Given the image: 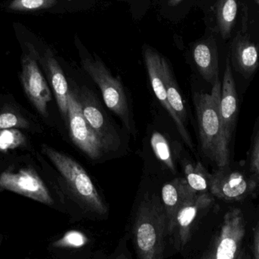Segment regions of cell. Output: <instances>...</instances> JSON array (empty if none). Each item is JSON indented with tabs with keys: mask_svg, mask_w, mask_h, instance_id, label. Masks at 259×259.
Wrapping results in <instances>:
<instances>
[{
	"mask_svg": "<svg viewBox=\"0 0 259 259\" xmlns=\"http://www.w3.org/2000/svg\"><path fill=\"white\" fill-rule=\"evenodd\" d=\"M245 221L239 208H232L226 213L218 236L203 254L204 259H239L243 257Z\"/></svg>",
	"mask_w": 259,
	"mask_h": 259,
	"instance_id": "5",
	"label": "cell"
},
{
	"mask_svg": "<svg viewBox=\"0 0 259 259\" xmlns=\"http://www.w3.org/2000/svg\"><path fill=\"white\" fill-rule=\"evenodd\" d=\"M162 75L166 89V98L169 107H171L177 117L185 124L187 118L186 107L180 89L176 81L175 77L166 59L161 57Z\"/></svg>",
	"mask_w": 259,
	"mask_h": 259,
	"instance_id": "18",
	"label": "cell"
},
{
	"mask_svg": "<svg viewBox=\"0 0 259 259\" xmlns=\"http://www.w3.org/2000/svg\"><path fill=\"white\" fill-rule=\"evenodd\" d=\"M213 198L208 192L198 193L193 192L186 198L180 206L172 234H174L176 248L180 251L183 249L190 240L192 230L195 222L202 216L213 204Z\"/></svg>",
	"mask_w": 259,
	"mask_h": 259,
	"instance_id": "9",
	"label": "cell"
},
{
	"mask_svg": "<svg viewBox=\"0 0 259 259\" xmlns=\"http://www.w3.org/2000/svg\"><path fill=\"white\" fill-rule=\"evenodd\" d=\"M253 2L256 4V5H258L259 4V0H252Z\"/></svg>",
	"mask_w": 259,
	"mask_h": 259,
	"instance_id": "29",
	"label": "cell"
},
{
	"mask_svg": "<svg viewBox=\"0 0 259 259\" xmlns=\"http://www.w3.org/2000/svg\"><path fill=\"white\" fill-rule=\"evenodd\" d=\"M151 145L157 158L163 163L172 174L177 172L175 160L169 142L161 133L155 132L151 135Z\"/></svg>",
	"mask_w": 259,
	"mask_h": 259,
	"instance_id": "21",
	"label": "cell"
},
{
	"mask_svg": "<svg viewBox=\"0 0 259 259\" xmlns=\"http://www.w3.org/2000/svg\"><path fill=\"white\" fill-rule=\"evenodd\" d=\"M258 182L246 177L242 172L227 167L218 168L209 176V192L221 200L239 201L252 195Z\"/></svg>",
	"mask_w": 259,
	"mask_h": 259,
	"instance_id": "8",
	"label": "cell"
},
{
	"mask_svg": "<svg viewBox=\"0 0 259 259\" xmlns=\"http://www.w3.org/2000/svg\"><path fill=\"white\" fill-rule=\"evenodd\" d=\"M166 213L157 195L147 194L141 201L133 225L137 256L141 259H161L167 236Z\"/></svg>",
	"mask_w": 259,
	"mask_h": 259,
	"instance_id": "2",
	"label": "cell"
},
{
	"mask_svg": "<svg viewBox=\"0 0 259 259\" xmlns=\"http://www.w3.org/2000/svg\"><path fill=\"white\" fill-rule=\"evenodd\" d=\"M185 180L190 188L198 193L209 192V176L200 162L196 163L183 162Z\"/></svg>",
	"mask_w": 259,
	"mask_h": 259,
	"instance_id": "20",
	"label": "cell"
},
{
	"mask_svg": "<svg viewBox=\"0 0 259 259\" xmlns=\"http://www.w3.org/2000/svg\"><path fill=\"white\" fill-rule=\"evenodd\" d=\"M28 121L13 113H0V130L10 128H28Z\"/></svg>",
	"mask_w": 259,
	"mask_h": 259,
	"instance_id": "26",
	"label": "cell"
},
{
	"mask_svg": "<svg viewBox=\"0 0 259 259\" xmlns=\"http://www.w3.org/2000/svg\"><path fill=\"white\" fill-rule=\"evenodd\" d=\"M21 81L31 104L42 116H48V103L52 100L49 86L35 59L29 54L22 59Z\"/></svg>",
	"mask_w": 259,
	"mask_h": 259,
	"instance_id": "11",
	"label": "cell"
},
{
	"mask_svg": "<svg viewBox=\"0 0 259 259\" xmlns=\"http://www.w3.org/2000/svg\"><path fill=\"white\" fill-rule=\"evenodd\" d=\"M26 137L17 128L0 130V151L7 152L25 145Z\"/></svg>",
	"mask_w": 259,
	"mask_h": 259,
	"instance_id": "22",
	"label": "cell"
},
{
	"mask_svg": "<svg viewBox=\"0 0 259 259\" xmlns=\"http://www.w3.org/2000/svg\"><path fill=\"white\" fill-rule=\"evenodd\" d=\"M83 115L101 142L105 153L116 151L121 145L119 133L107 117L92 91L83 87L78 92Z\"/></svg>",
	"mask_w": 259,
	"mask_h": 259,
	"instance_id": "6",
	"label": "cell"
},
{
	"mask_svg": "<svg viewBox=\"0 0 259 259\" xmlns=\"http://www.w3.org/2000/svg\"><path fill=\"white\" fill-rule=\"evenodd\" d=\"M43 152L54 163L71 190L87 210L98 215L107 213L108 209L93 182L78 162L49 147H44Z\"/></svg>",
	"mask_w": 259,
	"mask_h": 259,
	"instance_id": "3",
	"label": "cell"
},
{
	"mask_svg": "<svg viewBox=\"0 0 259 259\" xmlns=\"http://www.w3.org/2000/svg\"><path fill=\"white\" fill-rule=\"evenodd\" d=\"M220 111L224 135L228 143H230L237 121L239 106L236 83L232 72L230 57H227L226 60L225 71L221 84Z\"/></svg>",
	"mask_w": 259,
	"mask_h": 259,
	"instance_id": "13",
	"label": "cell"
},
{
	"mask_svg": "<svg viewBox=\"0 0 259 259\" xmlns=\"http://www.w3.org/2000/svg\"><path fill=\"white\" fill-rule=\"evenodd\" d=\"M250 177L258 182L259 179V132L257 126L254 130L251 138L249 154Z\"/></svg>",
	"mask_w": 259,
	"mask_h": 259,
	"instance_id": "25",
	"label": "cell"
},
{
	"mask_svg": "<svg viewBox=\"0 0 259 259\" xmlns=\"http://www.w3.org/2000/svg\"><path fill=\"white\" fill-rule=\"evenodd\" d=\"M195 192L186 183L185 178H177L163 186L161 190L162 203L166 213L168 235L174 230L176 217L183 201Z\"/></svg>",
	"mask_w": 259,
	"mask_h": 259,
	"instance_id": "15",
	"label": "cell"
},
{
	"mask_svg": "<svg viewBox=\"0 0 259 259\" xmlns=\"http://www.w3.org/2000/svg\"><path fill=\"white\" fill-rule=\"evenodd\" d=\"M182 1H183V0H169V1H168V4H169V7H174L180 4Z\"/></svg>",
	"mask_w": 259,
	"mask_h": 259,
	"instance_id": "28",
	"label": "cell"
},
{
	"mask_svg": "<svg viewBox=\"0 0 259 259\" xmlns=\"http://www.w3.org/2000/svg\"><path fill=\"white\" fill-rule=\"evenodd\" d=\"M194 60L202 78L213 85L219 78L218 47L213 38L200 42L195 47Z\"/></svg>",
	"mask_w": 259,
	"mask_h": 259,
	"instance_id": "16",
	"label": "cell"
},
{
	"mask_svg": "<svg viewBox=\"0 0 259 259\" xmlns=\"http://www.w3.org/2000/svg\"><path fill=\"white\" fill-rule=\"evenodd\" d=\"M89 242L87 236L77 230H70L65 233L61 239L54 242L56 248H79L85 245Z\"/></svg>",
	"mask_w": 259,
	"mask_h": 259,
	"instance_id": "24",
	"label": "cell"
},
{
	"mask_svg": "<svg viewBox=\"0 0 259 259\" xmlns=\"http://www.w3.org/2000/svg\"><path fill=\"white\" fill-rule=\"evenodd\" d=\"M0 188L12 191L44 204L52 205L54 199L38 174L32 169L6 171L0 175Z\"/></svg>",
	"mask_w": 259,
	"mask_h": 259,
	"instance_id": "10",
	"label": "cell"
},
{
	"mask_svg": "<svg viewBox=\"0 0 259 259\" xmlns=\"http://www.w3.org/2000/svg\"><path fill=\"white\" fill-rule=\"evenodd\" d=\"M253 231L252 245H251V252L254 259L259 258V227L258 224H256Z\"/></svg>",
	"mask_w": 259,
	"mask_h": 259,
	"instance_id": "27",
	"label": "cell"
},
{
	"mask_svg": "<svg viewBox=\"0 0 259 259\" xmlns=\"http://www.w3.org/2000/svg\"><path fill=\"white\" fill-rule=\"evenodd\" d=\"M221 82L218 78L210 94L194 95V104L203 153L218 168H224L230 164V143L226 139L221 120Z\"/></svg>",
	"mask_w": 259,
	"mask_h": 259,
	"instance_id": "1",
	"label": "cell"
},
{
	"mask_svg": "<svg viewBox=\"0 0 259 259\" xmlns=\"http://www.w3.org/2000/svg\"><path fill=\"white\" fill-rule=\"evenodd\" d=\"M58 0H13L9 6L12 11L28 13L54 7Z\"/></svg>",
	"mask_w": 259,
	"mask_h": 259,
	"instance_id": "23",
	"label": "cell"
},
{
	"mask_svg": "<svg viewBox=\"0 0 259 259\" xmlns=\"http://www.w3.org/2000/svg\"><path fill=\"white\" fill-rule=\"evenodd\" d=\"M238 0H218L216 4L217 23L221 37L231 36L237 16Z\"/></svg>",
	"mask_w": 259,
	"mask_h": 259,
	"instance_id": "19",
	"label": "cell"
},
{
	"mask_svg": "<svg viewBox=\"0 0 259 259\" xmlns=\"http://www.w3.org/2000/svg\"><path fill=\"white\" fill-rule=\"evenodd\" d=\"M230 63L236 72L245 78H249L258 67V55L255 44L249 36L239 32L232 41Z\"/></svg>",
	"mask_w": 259,
	"mask_h": 259,
	"instance_id": "14",
	"label": "cell"
},
{
	"mask_svg": "<svg viewBox=\"0 0 259 259\" xmlns=\"http://www.w3.org/2000/svg\"><path fill=\"white\" fill-rule=\"evenodd\" d=\"M67 107L69 130L74 143L90 158H101L105 151L84 117L78 93L75 91L69 90Z\"/></svg>",
	"mask_w": 259,
	"mask_h": 259,
	"instance_id": "7",
	"label": "cell"
},
{
	"mask_svg": "<svg viewBox=\"0 0 259 259\" xmlns=\"http://www.w3.org/2000/svg\"><path fill=\"white\" fill-rule=\"evenodd\" d=\"M161 57L162 56H160L153 48H145L144 50V60H145L147 72L151 81V87L154 91V95L157 97L161 105L164 107L165 110L168 112L169 116L172 117V120L175 122L182 139L190 149L193 150V144L185 126V124L177 117L168 103L166 89H165L163 75H162Z\"/></svg>",
	"mask_w": 259,
	"mask_h": 259,
	"instance_id": "12",
	"label": "cell"
},
{
	"mask_svg": "<svg viewBox=\"0 0 259 259\" xmlns=\"http://www.w3.org/2000/svg\"><path fill=\"white\" fill-rule=\"evenodd\" d=\"M81 64L99 87L106 106L122 120L128 131L133 133L134 123L120 78H115L99 58L83 59Z\"/></svg>",
	"mask_w": 259,
	"mask_h": 259,
	"instance_id": "4",
	"label": "cell"
},
{
	"mask_svg": "<svg viewBox=\"0 0 259 259\" xmlns=\"http://www.w3.org/2000/svg\"><path fill=\"white\" fill-rule=\"evenodd\" d=\"M43 61L45 62L47 73L51 79L60 113L65 119H68L67 98L69 89L63 69L49 50L45 53Z\"/></svg>",
	"mask_w": 259,
	"mask_h": 259,
	"instance_id": "17",
	"label": "cell"
}]
</instances>
